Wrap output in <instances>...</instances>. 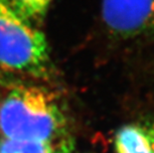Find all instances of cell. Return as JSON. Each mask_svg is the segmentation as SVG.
<instances>
[{
    "mask_svg": "<svg viewBox=\"0 0 154 153\" xmlns=\"http://www.w3.org/2000/svg\"><path fill=\"white\" fill-rule=\"evenodd\" d=\"M49 65V48L44 34L16 14L5 0H0V68L43 77Z\"/></svg>",
    "mask_w": 154,
    "mask_h": 153,
    "instance_id": "obj_2",
    "label": "cell"
},
{
    "mask_svg": "<svg viewBox=\"0 0 154 153\" xmlns=\"http://www.w3.org/2000/svg\"><path fill=\"white\" fill-rule=\"evenodd\" d=\"M53 153H74L73 145L70 141H63L56 150H53Z\"/></svg>",
    "mask_w": 154,
    "mask_h": 153,
    "instance_id": "obj_7",
    "label": "cell"
},
{
    "mask_svg": "<svg viewBox=\"0 0 154 153\" xmlns=\"http://www.w3.org/2000/svg\"><path fill=\"white\" fill-rule=\"evenodd\" d=\"M0 153H53V147L50 142L3 138Z\"/></svg>",
    "mask_w": 154,
    "mask_h": 153,
    "instance_id": "obj_6",
    "label": "cell"
},
{
    "mask_svg": "<svg viewBox=\"0 0 154 153\" xmlns=\"http://www.w3.org/2000/svg\"><path fill=\"white\" fill-rule=\"evenodd\" d=\"M101 16L119 37L154 40V0H103Z\"/></svg>",
    "mask_w": 154,
    "mask_h": 153,
    "instance_id": "obj_3",
    "label": "cell"
},
{
    "mask_svg": "<svg viewBox=\"0 0 154 153\" xmlns=\"http://www.w3.org/2000/svg\"><path fill=\"white\" fill-rule=\"evenodd\" d=\"M52 0H5L8 6L25 21L43 18Z\"/></svg>",
    "mask_w": 154,
    "mask_h": 153,
    "instance_id": "obj_5",
    "label": "cell"
},
{
    "mask_svg": "<svg viewBox=\"0 0 154 153\" xmlns=\"http://www.w3.org/2000/svg\"><path fill=\"white\" fill-rule=\"evenodd\" d=\"M116 153H154V122L122 126L116 135Z\"/></svg>",
    "mask_w": 154,
    "mask_h": 153,
    "instance_id": "obj_4",
    "label": "cell"
},
{
    "mask_svg": "<svg viewBox=\"0 0 154 153\" xmlns=\"http://www.w3.org/2000/svg\"><path fill=\"white\" fill-rule=\"evenodd\" d=\"M63 121L53 96L37 87H14L0 103L3 138L51 143Z\"/></svg>",
    "mask_w": 154,
    "mask_h": 153,
    "instance_id": "obj_1",
    "label": "cell"
}]
</instances>
